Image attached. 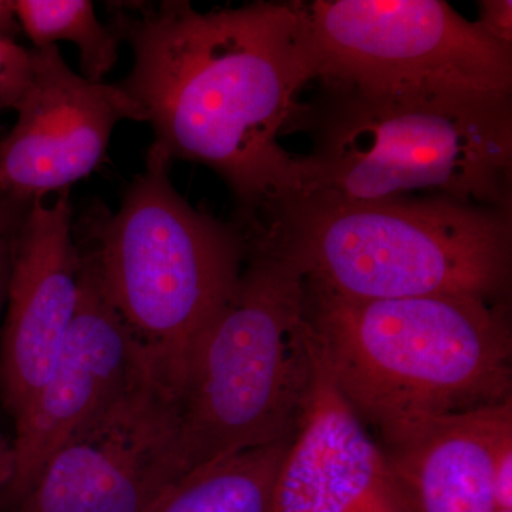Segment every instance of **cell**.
Listing matches in <instances>:
<instances>
[{
	"label": "cell",
	"instance_id": "cell-17",
	"mask_svg": "<svg viewBox=\"0 0 512 512\" xmlns=\"http://www.w3.org/2000/svg\"><path fill=\"white\" fill-rule=\"evenodd\" d=\"M30 73V50L0 40V111L15 109L28 87Z\"/></svg>",
	"mask_w": 512,
	"mask_h": 512
},
{
	"label": "cell",
	"instance_id": "cell-21",
	"mask_svg": "<svg viewBox=\"0 0 512 512\" xmlns=\"http://www.w3.org/2000/svg\"><path fill=\"white\" fill-rule=\"evenodd\" d=\"M13 471H15V453L12 441L6 440L0 434V481L9 487L12 485ZM12 498V497H10Z\"/></svg>",
	"mask_w": 512,
	"mask_h": 512
},
{
	"label": "cell",
	"instance_id": "cell-2",
	"mask_svg": "<svg viewBox=\"0 0 512 512\" xmlns=\"http://www.w3.org/2000/svg\"><path fill=\"white\" fill-rule=\"evenodd\" d=\"M235 221L248 242L293 262L309 288L340 298L505 302L510 284V210L439 195L349 201L293 194Z\"/></svg>",
	"mask_w": 512,
	"mask_h": 512
},
{
	"label": "cell",
	"instance_id": "cell-9",
	"mask_svg": "<svg viewBox=\"0 0 512 512\" xmlns=\"http://www.w3.org/2000/svg\"><path fill=\"white\" fill-rule=\"evenodd\" d=\"M30 66L18 120L0 131V195L35 204L92 174L117 124L146 116L119 84L70 69L57 46L30 49Z\"/></svg>",
	"mask_w": 512,
	"mask_h": 512
},
{
	"label": "cell",
	"instance_id": "cell-23",
	"mask_svg": "<svg viewBox=\"0 0 512 512\" xmlns=\"http://www.w3.org/2000/svg\"><path fill=\"white\" fill-rule=\"evenodd\" d=\"M493 512H512V510H501V508H495Z\"/></svg>",
	"mask_w": 512,
	"mask_h": 512
},
{
	"label": "cell",
	"instance_id": "cell-13",
	"mask_svg": "<svg viewBox=\"0 0 512 512\" xmlns=\"http://www.w3.org/2000/svg\"><path fill=\"white\" fill-rule=\"evenodd\" d=\"M512 427V399L379 440L409 512H493V456Z\"/></svg>",
	"mask_w": 512,
	"mask_h": 512
},
{
	"label": "cell",
	"instance_id": "cell-7",
	"mask_svg": "<svg viewBox=\"0 0 512 512\" xmlns=\"http://www.w3.org/2000/svg\"><path fill=\"white\" fill-rule=\"evenodd\" d=\"M316 80L367 93L511 97V46L441 0L298 3Z\"/></svg>",
	"mask_w": 512,
	"mask_h": 512
},
{
	"label": "cell",
	"instance_id": "cell-3",
	"mask_svg": "<svg viewBox=\"0 0 512 512\" xmlns=\"http://www.w3.org/2000/svg\"><path fill=\"white\" fill-rule=\"evenodd\" d=\"M306 308L326 372L379 440L512 399L505 302L456 295L359 301L306 285Z\"/></svg>",
	"mask_w": 512,
	"mask_h": 512
},
{
	"label": "cell",
	"instance_id": "cell-22",
	"mask_svg": "<svg viewBox=\"0 0 512 512\" xmlns=\"http://www.w3.org/2000/svg\"><path fill=\"white\" fill-rule=\"evenodd\" d=\"M10 497V491L8 485L3 483V481H0V500H2V497Z\"/></svg>",
	"mask_w": 512,
	"mask_h": 512
},
{
	"label": "cell",
	"instance_id": "cell-14",
	"mask_svg": "<svg viewBox=\"0 0 512 512\" xmlns=\"http://www.w3.org/2000/svg\"><path fill=\"white\" fill-rule=\"evenodd\" d=\"M291 440L248 448L191 471L150 512H272Z\"/></svg>",
	"mask_w": 512,
	"mask_h": 512
},
{
	"label": "cell",
	"instance_id": "cell-6",
	"mask_svg": "<svg viewBox=\"0 0 512 512\" xmlns=\"http://www.w3.org/2000/svg\"><path fill=\"white\" fill-rule=\"evenodd\" d=\"M173 161L154 144L119 210L101 205L74 222L83 258L148 363L173 384L244 271L237 222L195 210L170 178Z\"/></svg>",
	"mask_w": 512,
	"mask_h": 512
},
{
	"label": "cell",
	"instance_id": "cell-15",
	"mask_svg": "<svg viewBox=\"0 0 512 512\" xmlns=\"http://www.w3.org/2000/svg\"><path fill=\"white\" fill-rule=\"evenodd\" d=\"M20 28L33 49L69 42L79 49L82 76L103 82L119 60V37L104 25L89 0H15Z\"/></svg>",
	"mask_w": 512,
	"mask_h": 512
},
{
	"label": "cell",
	"instance_id": "cell-18",
	"mask_svg": "<svg viewBox=\"0 0 512 512\" xmlns=\"http://www.w3.org/2000/svg\"><path fill=\"white\" fill-rule=\"evenodd\" d=\"M493 485L495 508L512 510V427L503 431L495 444Z\"/></svg>",
	"mask_w": 512,
	"mask_h": 512
},
{
	"label": "cell",
	"instance_id": "cell-4",
	"mask_svg": "<svg viewBox=\"0 0 512 512\" xmlns=\"http://www.w3.org/2000/svg\"><path fill=\"white\" fill-rule=\"evenodd\" d=\"M328 89L293 194L387 201L429 191L510 210L511 97Z\"/></svg>",
	"mask_w": 512,
	"mask_h": 512
},
{
	"label": "cell",
	"instance_id": "cell-1",
	"mask_svg": "<svg viewBox=\"0 0 512 512\" xmlns=\"http://www.w3.org/2000/svg\"><path fill=\"white\" fill-rule=\"evenodd\" d=\"M110 28L133 52L119 87L140 107L154 146L220 175L237 218L292 195L301 156L279 143L316 80L298 3L198 12L188 2L107 3Z\"/></svg>",
	"mask_w": 512,
	"mask_h": 512
},
{
	"label": "cell",
	"instance_id": "cell-11",
	"mask_svg": "<svg viewBox=\"0 0 512 512\" xmlns=\"http://www.w3.org/2000/svg\"><path fill=\"white\" fill-rule=\"evenodd\" d=\"M70 191L32 205L13 245L0 332V394L13 419L46 382L76 315L82 256Z\"/></svg>",
	"mask_w": 512,
	"mask_h": 512
},
{
	"label": "cell",
	"instance_id": "cell-12",
	"mask_svg": "<svg viewBox=\"0 0 512 512\" xmlns=\"http://www.w3.org/2000/svg\"><path fill=\"white\" fill-rule=\"evenodd\" d=\"M313 352L311 396L282 461L272 512H409L382 448L330 379L315 343Z\"/></svg>",
	"mask_w": 512,
	"mask_h": 512
},
{
	"label": "cell",
	"instance_id": "cell-16",
	"mask_svg": "<svg viewBox=\"0 0 512 512\" xmlns=\"http://www.w3.org/2000/svg\"><path fill=\"white\" fill-rule=\"evenodd\" d=\"M33 204L0 195V332L5 316L13 245Z\"/></svg>",
	"mask_w": 512,
	"mask_h": 512
},
{
	"label": "cell",
	"instance_id": "cell-19",
	"mask_svg": "<svg viewBox=\"0 0 512 512\" xmlns=\"http://www.w3.org/2000/svg\"><path fill=\"white\" fill-rule=\"evenodd\" d=\"M511 2H484L481 6V28L504 45L511 46Z\"/></svg>",
	"mask_w": 512,
	"mask_h": 512
},
{
	"label": "cell",
	"instance_id": "cell-20",
	"mask_svg": "<svg viewBox=\"0 0 512 512\" xmlns=\"http://www.w3.org/2000/svg\"><path fill=\"white\" fill-rule=\"evenodd\" d=\"M22 32L16 12L15 0H0V40L16 42L15 37Z\"/></svg>",
	"mask_w": 512,
	"mask_h": 512
},
{
	"label": "cell",
	"instance_id": "cell-5",
	"mask_svg": "<svg viewBox=\"0 0 512 512\" xmlns=\"http://www.w3.org/2000/svg\"><path fill=\"white\" fill-rule=\"evenodd\" d=\"M313 375L305 278L285 256L247 242L234 295L171 384L187 474L292 439Z\"/></svg>",
	"mask_w": 512,
	"mask_h": 512
},
{
	"label": "cell",
	"instance_id": "cell-8",
	"mask_svg": "<svg viewBox=\"0 0 512 512\" xmlns=\"http://www.w3.org/2000/svg\"><path fill=\"white\" fill-rule=\"evenodd\" d=\"M187 476L170 383L148 363L46 461L23 512H150Z\"/></svg>",
	"mask_w": 512,
	"mask_h": 512
},
{
	"label": "cell",
	"instance_id": "cell-10",
	"mask_svg": "<svg viewBox=\"0 0 512 512\" xmlns=\"http://www.w3.org/2000/svg\"><path fill=\"white\" fill-rule=\"evenodd\" d=\"M147 366L146 356L82 256L72 326L46 382L13 419L12 500L22 501L57 448L110 406Z\"/></svg>",
	"mask_w": 512,
	"mask_h": 512
}]
</instances>
